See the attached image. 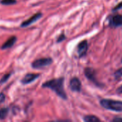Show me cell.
Returning a JSON list of instances; mask_svg holds the SVG:
<instances>
[{
    "instance_id": "obj_1",
    "label": "cell",
    "mask_w": 122,
    "mask_h": 122,
    "mask_svg": "<svg viewBox=\"0 0 122 122\" xmlns=\"http://www.w3.org/2000/svg\"><path fill=\"white\" fill-rule=\"evenodd\" d=\"M64 81H65V79L63 77L53 79L42 84V88H47V89L52 90L61 99L66 100L68 97L64 90V85H63Z\"/></svg>"
},
{
    "instance_id": "obj_2",
    "label": "cell",
    "mask_w": 122,
    "mask_h": 122,
    "mask_svg": "<svg viewBox=\"0 0 122 122\" xmlns=\"http://www.w3.org/2000/svg\"><path fill=\"white\" fill-rule=\"evenodd\" d=\"M102 107L114 112H122V102L112 99H102L100 102Z\"/></svg>"
},
{
    "instance_id": "obj_3",
    "label": "cell",
    "mask_w": 122,
    "mask_h": 122,
    "mask_svg": "<svg viewBox=\"0 0 122 122\" xmlns=\"http://www.w3.org/2000/svg\"><path fill=\"white\" fill-rule=\"evenodd\" d=\"M52 59L51 58H41L35 60L32 63L31 66L35 69H40L50 66L52 63Z\"/></svg>"
},
{
    "instance_id": "obj_4",
    "label": "cell",
    "mask_w": 122,
    "mask_h": 122,
    "mask_svg": "<svg viewBox=\"0 0 122 122\" xmlns=\"http://www.w3.org/2000/svg\"><path fill=\"white\" fill-rule=\"evenodd\" d=\"M42 16V14L40 12H38L35 14H34L32 16H31L30 18H29L28 19H27L26 21H23L21 24H20V27L24 28V27H27L29 26H30L31 24H32L33 23L36 22L37 21H38L41 17Z\"/></svg>"
},
{
    "instance_id": "obj_5",
    "label": "cell",
    "mask_w": 122,
    "mask_h": 122,
    "mask_svg": "<svg viewBox=\"0 0 122 122\" xmlns=\"http://www.w3.org/2000/svg\"><path fill=\"white\" fill-rule=\"evenodd\" d=\"M40 76V74H34V73H29L27 74L20 81V82L24 84H31L32 82H33L34 81H35L37 78H39V76Z\"/></svg>"
},
{
    "instance_id": "obj_6",
    "label": "cell",
    "mask_w": 122,
    "mask_h": 122,
    "mask_svg": "<svg viewBox=\"0 0 122 122\" xmlns=\"http://www.w3.org/2000/svg\"><path fill=\"white\" fill-rule=\"evenodd\" d=\"M88 49V44L86 40L82 41L78 45V54L79 57H83L86 55V53Z\"/></svg>"
},
{
    "instance_id": "obj_7",
    "label": "cell",
    "mask_w": 122,
    "mask_h": 122,
    "mask_svg": "<svg viewBox=\"0 0 122 122\" xmlns=\"http://www.w3.org/2000/svg\"><path fill=\"white\" fill-rule=\"evenodd\" d=\"M70 88L73 92H80L81 91V83L78 78L73 77L70 81Z\"/></svg>"
},
{
    "instance_id": "obj_8",
    "label": "cell",
    "mask_w": 122,
    "mask_h": 122,
    "mask_svg": "<svg viewBox=\"0 0 122 122\" xmlns=\"http://www.w3.org/2000/svg\"><path fill=\"white\" fill-rule=\"evenodd\" d=\"M109 26L111 27H119L122 26V15L116 14L111 17L109 21Z\"/></svg>"
},
{
    "instance_id": "obj_9",
    "label": "cell",
    "mask_w": 122,
    "mask_h": 122,
    "mask_svg": "<svg viewBox=\"0 0 122 122\" xmlns=\"http://www.w3.org/2000/svg\"><path fill=\"white\" fill-rule=\"evenodd\" d=\"M84 74L87 79H88L90 81H91L93 83L99 85V83L97 82L96 77V71L93 68H90V67L86 68L85 71H84Z\"/></svg>"
},
{
    "instance_id": "obj_10",
    "label": "cell",
    "mask_w": 122,
    "mask_h": 122,
    "mask_svg": "<svg viewBox=\"0 0 122 122\" xmlns=\"http://www.w3.org/2000/svg\"><path fill=\"white\" fill-rule=\"evenodd\" d=\"M17 40V38L16 36H11L10 38H9V39H8L1 45V49L3 50V49H9V48L12 47V46L15 44Z\"/></svg>"
},
{
    "instance_id": "obj_11",
    "label": "cell",
    "mask_w": 122,
    "mask_h": 122,
    "mask_svg": "<svg viewBox=\"0 0 122 122\" xmlns=\"http://www.w3.org/2000/svg\"><path fill=\"white\" fill-rule=\"evenodd\" d=\"M9 112V109L8 107H3L0 109V120L5 119L8 116Z\"/></svg>"
},
{
    "instance_id": "obj_12",
    "label": "cell",
    "mask_w": 122,
    "mask_h": 122,
    "mask_svg": "<svg viewBox=\"0 0 122 122\" xmlns=\"http://www.w3.org/2000/svg\"><path fill=\"white\" fill-rule=\"evenodd\" d=\"M83 120L86 122H100V119L96 117V116H92V115H88L86 116L83 118Z\"/></svg>"
},
{
    "instance_id": "obj_13",
    "label": "cell",
    "mask_w": 122,
    "mask_h": 122,
    "mask_svg": "<svg viewBox=\"0 0 122 122\" xmlns=\"http://www.w3.org/2000/svg\"><path fill=\"white\" fill-rule=\"evenodd\" d=\"M12 74V73H8V74H4V75L1 77V79H0V84H3L6 83V82L9 80V79L10 78Z\"/></svg>"
},
{
    "instance_id": "obj_14",
    "label": "cell",
    "mask_w": 122,
    "mask_h": 122,
    "mask_svg": "<svg viewBox=\"0 0 122 122\" xmlns=\"http://www.w3.org/2000/svg\"><path fill=\"white\" fill-rule=\"evenodd\" d=\"M17 3V0H1V4L3 5H13Z\"/></svg>"
},
{
    "instance_id": "obj_15",
    "label": "cell",
    "mask_w": 122,
    "mask_h": 122,
    "mask_svg": "<svg viewBox=\"0 0 122 122\" xmlns=\"http://www.w3.org/2000/svg\"><path fill=\"white\" fill-rule=\"evenodd\" d=\"M114 76L116 79H119L120 77H122V68L119 69L114 73Z\"/></svg>"
},
{
    "instance_id": "obj_16",
    "label": "cell",
    "mask_w": 122,
    "mask_h": 122,
    "mask_svg": "<svg viewBox=\"0 0 122 122\" xmlns=\"http://www.w3.org/2000/svg\"><path fill=\"white\" fill-rule=\"evenodd\" d=\"M64 39H65V35L64 33H63V34H61L58 36V39H57V42H58V43H60V42L63 41Z\"/></svg>"
},
{
    "instance_id": "obj_17",
    "label": "cell",
    "mask_w": 122,
    "mask_h": 122,
    "mask_svg": "<svg viewBox=\"0 0 122 122\" xmlns=\"http://www.w3.org/2000/svg\"><path fill=\"white\" fill-rule=\"evenodd\" d=\"M5 98H6L5 94L3 93H0V104L3 103L5 101Z\"/></svg>"
},
{
    "instance_id": "obj_18",
    "label": "cell",
    "mask_w": 122,
    "mask_h": 122,
    "mask_svg": "<svg viewBox=\"0 0 122 122\" xmlns=\"http://www.w3.org/2000/svg\"><path fill=\"white\" fill-rule=\"evenodd\" d=\"M121 8H122V3H120L118 6H115V7H114V9L113 10H114V11H117V10L120 9Z\"/></svg>"
},
{
    "instance_id": "obj_19",
    "label": "cell",
    "mask_w": 122,
    "mask_h": 122,
    "mask_svg": "<svg viewBox=\"0 0 122 122\" xmlns=\"http://www.w3.org/2000/svg\"><path fill=\"white\" fill-rule=\"evenodd\" d=\"M113 122H122V118H115L113 119Z\"/></svg>"
},
{
    "instance_id": "obj_20",
    "label": "cell",
    "mask_w": 122,
    "mask_h": 122,
    "mask_svg": "<svg viewBox=\"0 0 122 122\" xmlns=\"http://www.w3.org/2000/svg\"><path fill=\"white\" fill-rule=\"evenodd\" d=\"M116 92H117L119 94H122V85L119 87V88H118V89L116 90Z\"/></svg>"
},
{
    "instance_id": "obj_21",
    "label": "cell",
    "mask_w": 122,
    "mask_h": 122,
    "mask_svg": "<svg viewBox=\"0 0 122 122\" xmlns=\"http://www.w3.org/2000/svg\"></svg>"
}]
</instances>
